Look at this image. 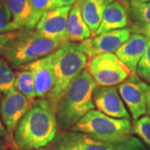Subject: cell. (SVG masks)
<instances>
[{"instance_id": "1", "label": "cell", "mask_w": 150, "mask_h": 150, "mask_svg": "<svg viewBox=\"0 0 150 150\" xmlns=\"http://www.w3.org/2000/svg\"><path fill=\"white\" fill-rule=\"evenodd\" d=\"M57 129L56 112L48 100H34L14 131L18 149L37 150L48 146L55 139Z\"/></svg>"}, {"instance_id": "2", "label": "cell", "mask_w": 150, "mask_h": 150, "mask_svg": "<svg viewBox=\"0 0 150 150\" xmlns=\"http://www.w3.org/2000/svg\"><path fill=\"white\" fill-rule=\"evenodd\" d=\"M96 83L87 69L78 75L63 95L56 111L58 123L62 129L71 128L94 108L93 92Z\"/></svg>"}, {"instance_id": "3", "label": "cell", "mask_w": 150, "mask_h": 150, "mask_svg": "<svg viewBox=\"0 0 150 150\" xmlns=\"http://www.w3.org/2000/svg\"><path fill=\"white\" fill-rule=\"evenodd\" d=\"M67 43L43 37L33 29L18 31L15 37L0 51L12 67L18 69L35 60L52 54Z\"/></svg>"}, {"instance_id": "4", "label": "cell", "mask_w": 150, "mask_h": 150, "mask_svg": "<svg viewBox=\"0 0 150 150\" xmlns=\"http://www.w3.org/2000/svg\"><path fill=\"white\" fill-rule=\"evenodd\" d=\"M88 59L87 55L81 52L74 43L69 42L54 51L55 84L47 100L55 112L70 83L86 69Z\"/></svg>"}, {"instance_id": "5", "label": "cell", "mask_w": 150, "mask_h": 150, "mask_svg": "<svg viewBox=\"0 0 150 150\" xmlns=\"http://www.w3.org/2000/svg\"><path fill=\"white\" fill-rule=\"evenodd\" d=\"M73 132L84 134L107 141H118L129 135L132 130L129 119L109 117L93 109L72 127Z\"/></svg>"}, {"instance_id": "6", "label": "cell", "mask_w": 150, "mask_h": 150, "mask_svg": "<svg viewBox=\"0 0 150 150\" xmlns=\"http://www.w3.org/2000/svg\"><path fill=\"white\" fill-rule=\"evenodd\" d=\"M88 59L86 69L97 86L118 85L132 74L114 54H99Z\"/></svg>"}, {"instance_id": "7", "label": "cell", "mask_w": 150, "mask_h": 150, "mask_svg": "<svg viewBox=\"0 0 150 150\" xmlns=\"http://www.w3.org/2000/svg\"><path fill=\"white\" fill-rule=\"evenodd\" d=\"M131 35V28H124L98 34L77 43L78 48L88 59L103 54H113Z\"/></svg>"}, {"instance_id": "8", "label": "cell", "mask_w": 150, "mask_h": 150, "mask_svg": "<svg viewBox=\"0 0 150 150\" xmlns=\"http://www.w3.org/2000/svg\"><path fill=\"white\" fill-rule=\"evenodd\" d=\"M32 101L14 88L6 93L0 103L1 118L8 134L14 133L18 124L32 106Z\"/></svg>"}, {"instance_id": "9", "label": "cell", "mask_w": 150, "mask_h": 150, "mask_svg": "<svg viewBox=\"0 0 150 150\" xmlns=\"http://www.w3.org/2000/svg\"><path fill=\"white\" fill-rule=\"evenodd\" d=\"M71 7H60L46 11L36 25V32L43 37L69 43L67 21Z\"/></svg>"}, {"instance_id": "10", "label": "cell", "mask_w": 150, "mask_h": 150, "mask_svg": "<svg viewBox=\"0 0 150 150\" xmlns=\"http://www.w3.org/2000/svg\"><path fill=\"white\" fill-rule=\"evenodd\" d=\"M54 64V52H53L48 56L22 67L32 73L35 84L36 97L38 98H48L54 90L55 84Z\"/></svg>"}, {"instance_id": "11", "label": "cell", "mask_w": 150, "mask_h": 150, "mask_svg": "<svg viewBox=\"0 0 150 150\" xmlns=\"http://www.w3.org/2000/svg\"><path fill=\"white\" fill-rule=\"evenodd\" d=\"M142 82L138 75L131 74L118 87L120 97L129 108L134 120L139 119L147 112L146 93L142 86Z\"/></svg>"}, {"instance_id": "12", "label": "cell", "mask_w": 150, "mask_h": 150, "mask_svg": "<svg viewBox=\"0 0 150 150\" xmlns=\"http://www.w3.org/2000/svg\"><path fill=\"white\" fill-rule=\"evenodd\" d=\"M93 103L98 111L109 117L130 118L117 86H97L93 92Z\"/></svg>"}, {"instance_id": "13", "label": "cell", "mask_w": 150, "mask_h": 150, "mask_svg": "<svg viewBox=\"0 0 150 150\" xmlns=\"http://www.w3.org/2000/svg\"><path fill=\"white\" fill-rule=\"evenodd\" d=\"M149 39L142 33H134L115 52L116 56L126 65L132 74H135L141 59L145 54Z\"/></svg>"}, {"instance_id": "14", "label": "cell", "mask_w": 150, "mask_h": 150, "mask_svg": "<svg viewBox=\"0 0 150 150\" xmlns=\"http://www.w3.org/2000/svg\"><path fill=\"white\" fill-rule=\"evenodd\" d=\"M67 37L69 42L79 43L92 36V33L82 16V0H78L69 13L67 26Z\"/></svg>"}, {"instance_id": "15", "label": "cell", "mask_w": 150, "mask_h": 150, "mask_svg": "<svg viewBox=\"0 0 150 150\" xmlns=\"http://www.w3.org/2000/svg\"><path fill=\"white\" fill-rule=\"evenodd\" d=\"M128 24V14L123 4L113 1L106 8L102 21L97 30L95 36L103 33L124 28Z\"/></svg>"}, {"instance_id": "16", "label": "cell", "mask_w": 150, "mask_h": 150, "mask_svg": "<svg viewBox=\"0 0 150 150\" xmlns=\"http://www.w3.org/2000/svg\"><path fill=\"white\" fill-rule=\"evenodd\" d=\"M114 0H82V16L94 37L102 21L103 13Z\"/></svg>"}, {"instance_id": "17", "label": "cell", "mask_w": 150, "mask_h": 150, "mask_svg": "<svg viewBox=\"0 0 150 150\" xmlns=\"http://www.w3.org/2000/svg\"><path fill=\"white\" fill-rule=\"evenodd\" d=\"M12 16L11 31L27 27L32 15L31 0H5Z\"/></svg>"}, {"instance_id": "18", "label": "cell", "mask_w": 150, "mask_h": 150, "mask_svg": "<svg viewBox=\"0 0 150 150\" xmlns=\"http://www.w3.org/2000/svg\"><path fill=\"white\" fill-rule=\"evenodd\" d=\"M14 88L32 102L37 98L33 76L29 70L22 68L20 71L15 74Z\"/></svg>"}, {"instance_id": "19", "label": "cell", "mask_w": 150, "mask_h": 150, "mask_svg": "<svg viewBox=\"0 0 150 150\" xmlns=\"http://www.w3.org/2000/svg\"><path fill=\"white\" fill-rule=\"evenodd\" d=\"M129 13L132 19L138 23L137 26L150 24V1L140 2L130 0Z\"/></svg>"}, {"instance_id": "20", "label": "cell", "mask_w": 150, "mask_h": 150, "mask_svg": "<svg viewBox=\"0 0 150 150\" xmlns=\"http://www.w3.org/2000/svg\"><path fill=\"white\" fill-rule=\"evenodd\" d=\"M79 134V141L83 150H114L115 142L97 139L90 135Z\"/></svg>"}, {"instance_id": "21", "label": "cell", "mask_w": 150, "mask_h": 150, "mask_svg": "<svg viewBox=\"0 0 150 150\" xmlns=\"http://www.w3.org/2000/svg\"><path fill=\"white\" fill-rule=\"evenodd\" d=\"M15 74L11 69L9 64L0 56V94L9 92L14 87Z\"/></svg>"}, {"instance_id": "22", "label": "cell", "mask_w": 150, "mask_h": 150, "mask_svg": "<svg viewBox=\"0 0 150 150\" xmlns=\"http://www.w3.org/2000/svg\"><path fill=\"white\" fill-rule=\"evenodd\" d=\"M32 2V15L26 28L33 29L38 22L46 11L55 8V0H31Z\"/></svg>"}, {"instance_id": "23", "label": "cell", "mask_w": 150, "mask_h": 150, "mask_svg": "<svg viewBox=\"0 0 150 150\" xmlns=\"http://www.w3.org/2000/svg\"><path fill=\"white\" fill-rule=\"evenodd\" d=\"M48 150H83L79 141V134L70 132L63 135L48 148Z\"/></svg>"}, {"instance_id": "24", "label": "cell", "mask_w": 150, "mask_h": 150, "mask_svg": "<svg viewBox=\"0 0 150 150\" xmlns=\"http://www.w3.org/2000/svg\"><path fill=\"white\" fill-rule=\"evenodd\" d=\"M133 132L150 148V116L144 115L135 120Z\"/></svg>"}, {"instance_id": "25", "label": "cell", "mask_w": 150, "mask_h": 150, "mask_svg": "<svg viewBox=\"0 0 150 150\" xmlns=\"http://www.w3.org/2000/svg\"><path fill=\"white\" fill-rule=\"evenodd\" d=\"M114 150H147V149L141 140L129 134L115 142Z\"/></svg>"}, {"instance_id": "26", "label": "cell", "mask_w": 150, "mask_h": 150, "mask_svg": "<svg viewBox=\"0 0 150 150\" xmlns=\"http://www.w3.org/2000/svg\"><path fill=\"white\" fill-rule=\"evenodd\" d=\"M136 73L140 78L150 83V39L147 50L138 64Z\"/></svg>"}, {"instance_id": "27", "label": "cell", "mask_w": 150, "mask_h": 150, "mask_svg": "<svg viewBox=\"0 0 150 150\" xmlns=\"http://www.w3.org/2000/svg\"><path fill=\"white\" fill-rule=\"evenodd\" d=\"M12 16L5 0H0V33L11 31Z\"/></svg>"}, {"instance_id": "28", "label": "cell", "mask_w": 150, "mask_h": 150, "mask_svg": "<svg viewBox=\"0 0 150 150\" xmlns=\"http://www.w3.org/2000/svg\"><path fill=\"white\" fill-rule=\"evenodd\" d=\"M18 31L8 33H0V51L1 49L5 46L7 43L11 41L13 38L16 36Z\"/></svg>"}, {"instance_id": "29", "label": "cell", "mask_w": 150, "mask_h": 150, "mask_svg": "<svg viewBox=\"0 0 150 150\" xmlns=\"http://www.w3.org/2000/svg\"><path fill=\"white\" fill-rule=\"evenodd\" d=\"M77 1L78 0H55V8L72 7Z\"/></svg>"}, {"instance_id": "30", "label": "cell", "mask_w": 150, "mask_h": 150, "mask_svg": "<svg viewBox=\"0 0 150 150\" xmlns=\"http://www.w3.org/2000/svg\"><path fill=\"white\" fill-rule=\"evenodd\" d=\"M142 86L144 89L146 93V100H147V111L150 115V85L146 83L145 82H142Z\"/></svg>"}, {"instance_id": "31", "label": "cell", "mask_w": 150, "mask_h": 150, "mask_svg": "<svg viewBox=\"0 0 150 150\" xmlns=\"http://www.w3.org/2000/svg\"><path fill=\"white\" fill-rule=\"evenodd\" d=\"M136 32H139L150 39V24L143 25V26H138L136 28Z\"/></svg>"}, {"instance_id": "32", "label": "cell", "mask_w": 150, "mask_h": 150, "mask_svg": "<svg viewBox=\"0 0 150 150\" xmlns=\"http://www.w3.org/2000/svg\"><path fill=\"white\" fill-rule=\"evenodd\" d=\"M6 129L4 125V123L2 121V118H1V114H0V138H3V137H5L6 136Z\"/></svg>"}, {"instance_id": "33", "label": "cell", "mask_w": 150, "mask_h": 150, "mask_svg": "<svg viewBox=\"0 0 150 150\" xmlns=\"http://www.w3.org/2000/svg\"><path fill=\"white\" fill-rule=\"evenodd\" d=\"M0 150H7L6 143L3 139H0Z\"/></svg>"}, {"instance_id": "34", "label": "cell", "mask_w": 150, "mask_h": 150, "mask_svg": "<svg viewBox=\"0 0 150 150\" xmlns=\"http://www.w3.org/2000/svg\"><path fill=\"white\" fill-rule=\"evenodd\" d=\"M118 2H120L124 6H129V2L130 0H118Z\"/></svg>"}, {"instance_id": "35", "label": "cell", "mask_w": 150, "mask_h": 150, "mask_svg": "<svg viewBox=\"0 0 150 150\" xmlns=\"http://www.w3.org/2000/svg\"><path fill=\"white\" fill-rule=\"evenodd\" d=\"M138 1H140V2H149L150 0H138Z\"/></svg>"}, {"instance_id": "36", "label": "cell", "mask_w": 150, "mask_h": 150, "mask_svg": "<svg viewBox=\"0 0 150 150\" xmlns=\"http://www.w3.org/2000/svg\"><path fill=\"white\" fill-rule=\"evenodd\" d=\"M37 150H48V148H43V149H37Z\"/></svg>"}]
</instances>
